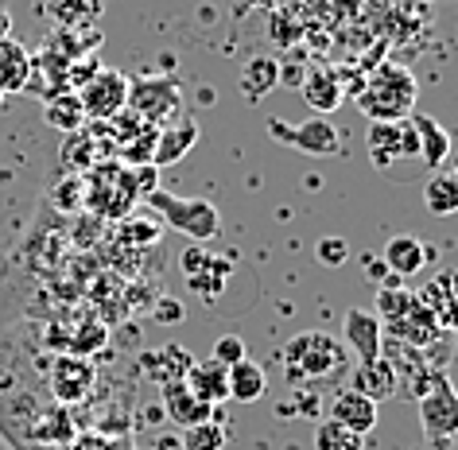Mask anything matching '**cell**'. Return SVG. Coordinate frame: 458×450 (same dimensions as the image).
Instances as JSON below:
<instances>
[{
	"label": "cell",
	"instance_id": "21",
	"mask_svg": "<svg viewBox=\"0 0 458 450\" xmlns=\"http://www.w3.org/2000/svg\"><path fill=\"white\" fill-rule=\"evenodd\" d=\"M353 392H361L365 400L381 403L396 392V369L385 361V357H377V361H358L353 365Z\"/></svg>",
	"mask_w": 458,
	"mask_h": 450
},
{
	"label": "cell",
	"instance_id": "37",
	"mask_svg": "<svg viewBox=\"0 0 458 450\" xmlns=\"http://www.w3.org/2000/svg\"><path fill=\"white\" fill-rule=\"evenodd\" d=\"M451 175H454V179H458V159H454V167H451Z\"/></svg>",
	"mask_w": 458,
	"mask_h": 450
},
{
	"label": "cell",
	"instance_id": "16",
	"mask_svg": "<svg viewBox=\"0 0 458 450\" xmlns=\"http://www.w3.org/2000/svg\"><path fill=\"white\" fill-rule=\"evenodd\" d=\"M327 420H335V423H342V427H350L353 435H369L373 427H377V420H381V408H377L373 400H365L361 392H353V388H342L335 400H330V415Z\"/></svg>",
	"mask_w": 458,
	"mask_h": 450
},
{
	"label": "cell",
	"instance_id": "6",
	"mask_svg": "<svg viewBox=\"0 0 458 450\" xmlns=\"http://www.w3.org/2000/svg\"><path fill=\"white\" fill-rule=\"evenodd\" d=\"M420 423L431 446H446L458 435V392L446 373H428L420 388Z\"/></svg>",
	"mask_w": 458,
	"mask_h": 450
},
{
	"label": "cell",
	"instance_id": "36",
	"mask_svg": "<svg viewBox=\"0 0 458 450\" xmlns=\"http://www.w3.org/2000/svg\"><path fill=\"white\" fill-rule=\"evenodd\" d=\"M13 450H63V446H47V443H20Z\"/></svg>",
	"mask_w": 458,
	"mask_h": 450
},
{
	"label": "cell",
	"instance_id": "25",
	"mask_svg": "<svg viewBox=\"0 0 458 450\" xmlns=\"http://www.w3.org/2000/svg\"><path fill=\"white\" fill-rule=\"evenodd\" d=\"M47 16L63 28H89L101 16V0H43Z\"/></svg>",
	"mask_w": 458,
	"mask_h": 450
},
{
	"label": "cell",
	"instance_id": "2",
	"mask_svg": "<svg viewBox=\"0 0 458 450\" xmlns=\"http://www.w3.org/2000/svg\"><path fill=\"white\" fill-rule=\"evenodd\" d=\"M284 369L295 385H330L350 369V353L338 338L323 330H303L284 345Z\"/></svg>",
	"mask_w": 458,
	"mask_h": 450
},
{
	"label": "cell",
	"instance_id": "26",
	"mask_svg": "<svg viewBox=\"0 0 458 450\" xmlns=\"http://www.w3.org/2000/svg\"><path fill=\"white\" fill-rule=\"evenodd\" d=\"M276 82H280V66L272 59H249L242 66V89L249 101H260L265 94H272Z\"/></svg>",
	"mask_w": 458,
	"mask_h": 450
},
{
	"label": "cell",
	"instance_id": "30",
	"mask_svg": "<svg viewBox=\"0 0 458 450\" xmlns=\"http://www.w3.org/2000/svg\"><path fill=\"white\" fill-rule=\"evenodd\" d=\"M411 307H416V295H411V292H400V287H385L381 299H377V315H385L388 327H393L396 318H404Z\"/></svg>",
	"mask_w": 458,
	"mask_h": 450
},
{
	"label": "cell",
	"instance_id": "20",
	"mask_svg": "<svg viewBox=\"0 0 458 450\" xmlns=\"http://www.w3.org/2000/svg\"><path fill=\"white\" fill-rule=\"evenodd\" d=\"M182 385H187V388H191L202 403H210V408H217L222 400H229V369L206 357V361H194V365L187 369Z\"/></svg>",
	"mask_w": 458,
	"mask_h": 450
},
{
	"label": "cell",
	"instance_id": "29",
	"mask_svg": "<svg viewBox=\"0 0 458 450\" xmlns=\"http://www.w3.org/2000/svg\"><path fill=\"white\" fill-rule=\"evenodd\" d=\"M182 450H222L225 446V427L222 423H199L191 431H182Z\"/></svg>",
	"mask_w": 458,
	"mask_h": 450
},
{
	"label": "cell",
	"instance_id": "35",
	"mask_svg": "<svg viewBox=\"0 0 458 450\" xmlns=\"http://www.w3.org/2000/svg\"><path fill=\"white\" fill-rule=\"evenodd\" d=\"M13 36V16H8V8H0V39Z\"/></svg>",
	"mask_w": 458,
	"mask_h": 450
},
{
	"label": "cell",
	"instance_id": "32",
	"mask_svg": "<svg viewBox=\"0 0 458 450\" xmlns=\"http://www.w3.org/2000/svg\"><path fill=\"white\" fill-rule=\"evenodd\" d=\"M63 450H124L117 438H109L106 431H74V438Z\"/></svg>",
	"mask_w": 458,
	"mask_h": 450
},
{
	"label": "cell",
	"instance_id": "15",
	"mask_svg": "<svg viewBox=\"0 0 458 450\" xmlns=\"http://www.w3.org/2000/svg\"><path fill=\"white\" fill-rule=\"evenodd\" d=\"M159 400H164L167 420L175 423V427H182V431H191V427H199V423H210V420H214V408H210V403H202L187 385H182V380L159 388Z\"/></svg>",
	"mask_w": 458,
	"mask_h": 450
},
{
	"label": "cell",
	"instance_id": "10",
	"mask_svg": "<svg viewBox=\"0 0 458 450\" xmlns=\"http://www.w3.org/2000/svg\"><path fill=\"white\" fill-rule=\"evenodd\" d=\"M342 345H346L350 361H377V357H385L381 315L369 307H350L346 322H342Z\"/></svg>",
	"mask_w": 458,
	"mask_h": 450
},
{
	"label": "cell",
	"instance_id": "22",
	"mask_svg": "<svg viewBox=\"0 0 458 450\" xmlns=\"http://www.w3.org/2000/svg\"><path fill=\"white\" fill-rule=\"evenodd\" d=\"M381 264L393 276H400V280H408V276H416L423 264H428V245H423L420 237H411V233H400V237H393L385 245Z\"/></svg>",
	"mask_w": 458,
	"mask_h": 450
},
{
	"label": "cell",
	"instance_id": "4",
	"mask_svg": "<svg viewBox=\"0 0 458 450\" xmlns=\"http://www.w3.org/2000/svg\"><path fill=\"white\" fill-rule=\"evenodd\" d=\"M144 202L152 206V210L164 217V225L179 229V233H187L191 241H214L222 237V214H217V206L210 199H179V194H167V191H148Z\"/></svg>",
	"mask_w": 458,
	"mask_h": 450
},
{
	"label": "cell",
	"instance_id": "5",
	"mask_svg": "<svg viewBox=\"0 0 458 450\" xmlns=\"http://www.w3.org/2000/svg\"><path fill=\"white\" fill-rule=\"evenodd\" d=\"M136 117L152 129L182 117V86L175 74H144V78H129V106Z\"/></svg>",
	"mask_w": 458,
	"mask_h": 450
},
{
	"label": "cell",
	"instance_id": "19",
	"mask_svg": "<svg viewBox=\"0 0 458 450\" xmlns=\"http://www.w3.org/2000/svg\"><path fill=\"white\" fill-rule=\"evenodd\" d=\"M31 82V51L20 39H0V98L24 94Z\"/></svg>",
	"mask_w": 458,
	"mask_h": 450
},
{
	"label": "cell",
	"instance_id": "23",
	"mask_svg": "<svg viewBox=\"0 0 458 450\" xmlns=\"http://www.w3.org/2000/svg\"><path fill=\"white\" fill-rule=\"evenodd\" d=\"M423 206H428V214H435V217L458 214V179L446 167L431 171V175L423 179Z\"/></svg>",
	"mask_w": 458,
	"mask_h": 450
},
{
	"label": "cell",
	"instance_id": "28",
	"mask_svg": "<svg viewBox=\"0 0 458 450\" xmlns=\"http://www.w3.org/2000/svg\"><path fill=\"white\" fill-rule=\"evenodd\" d=\"M315 450H365V438L335 420H323L315 427Z\"/></svg>",
	"mask_w": 458,
	"mask_h": 450
},
{
	"label": "cell",
	"instance_id": "7",
	"mask_svg": "<svg viewBox=\"0 0 458 450\" xmlns=\"http://www.w3.org/2000/svg\"><path fill=\"white\" fill-rule=\"evenodd\" d=\"M74 94H78V101H82L86 121L101 124V121H113L124 106H129V78H124L121 71H101L98 66Z\"/></svg>",
	"mask_w": 458,
	"mask_h": 450
},
{
	"label": "cell",
	"instance_id": "24",
	"mask_svg": "<svg viewBox=\"0 0 458 450\" xmlns=\"http://www.w3.org/2000/svg\"><path fill=\"white\" fill-rule=\"evenodd\" d=\"M268 392V373H265V365H257V361H245L242 365H233L229 369V400H237V403H253L260 400Z\"/></svg>",
	"mask_w": 458,
	"mask_h": 450
},
{
	"label": "cell",
	"instance_id": "9",
	"mask_svg": "<svg viewBox=\"0 0 458 450\" xmlns=\"http://www.w3.org/2000/svg\"><path fill=\"white\" fill-rule=\"evenodd\" d=\"M47 396L55 403H63V408H74V403H82L89 392L98 385V369L86 361V357H74V353H59L47 369Z\"/></svg>",
	"mask_w": 458,
	"mask_h": 450
},
{
	"label": "cell",
	"instance_id": "33",
	"mask_svg": "<svg viewBox=\"0 0 458 450\" xmlns=\"http://www.w3.org/2000/svg\"><path fill=\"white\" fill-rule=\"evenodd\" d=\"M315 257H318V264H327V268H338V264L350 260V245L342 237H323L315 245Z\"/></svg>",
	"mask_w": 458,
	"mask_h": 450
},
{
	"label": "cell",
	"instance_id": "17",
	"mask_svg": "<svg viewBox=\"0 0 458 450\" xmlns=\"http://www.w3.org/2000/svg\"><path fill=\"white\" fill-rule=\"evenodd\" d=\"M420 303L431 310V318L439 322V330L454 334L458 330V272H439L428 284V292L420 295Z\"/></svg>",
	"mask_w": 458,
	"mask_h": 450
},
{
	"label": "cell",
	"instance_id": "27",
	"mask_svg": "<svg viewBox=\"0 0 458 450\" xmlns=\"http://www.w3.org/2000/svg\"><path fill=\"white\" fill-rule=\"evenodd\" d=\"M43 117H47L59 132H78V129H86V113H82V101H78L74 89H66V94H59V98H51L47 109H43Z\"/></svg>",
	"mask_w": 458,
	"mask_h": 450
},
{
	"label": "cell",
	"instance_id": "18",
	"mask_svg": "<svg viewBox=\"0 0 458 450\" xmlns=\"http://www.w3.org/2000/svg\"><path fill=\"white\" fill-rule=\"evenodd\" d=\"M191 365H194V357L182 350V345H156V350L140 353V373H144L148 380H156L159 388L182 380Z\"/></svg>",
	"mask_w": 458,
	"mask_h": 450
},
{
	"label": "cell",
	"instance_id": "13",
	"mask_svg": "<svg viewBox=\"0 0 458 450\" xmlns=\"http://www.w3.org/2000/svg\"><path fill=\"white\" fill-rule=\"evenodd\" d=\"M411 129H416V140H420V167L423 175H431V171H443L446 159H451V132L443 129L435 117H428V113H411Z\"/></svg>",
	"mask_w": 458,
	"mask_h": 450
},
{
	"label": "cell",
	"instance_id": "31",
	"mask_svg": "<svg viewBox=\"0 0 458 450\" xmlns=\"http://www.w3.org/2000/svg\"><path fill=\"white\" fill-rule=\"evenodd\" d=\"M245 357H249L245 342L237 338V334H225V338H217V342H214V353H210V361L225 365V369H233V365H242Z\"/></svg>",
	"mask_w": 458,
	"mask_h": 450
},
{
	"label": "cell",
	"instance_id": "11",
	"mask_svg": "<svg viewBox=\"0 0 458 450\" xmlns=\"http://www.w3.org/2000/svg\"><path fill=\"white\" fill-rule=\"evenodd\" d=\"M179 268H182V276H187L191 292L202 295V299H217L222 295V287H225V280H229V260L214 257V252H206L199 245L182 252Z\"/></svg>",
	"mask_w": 458,
	"mask_h": 450
},
{
	"label": "cell",
	"instance_id": "34",
	"mask_svg": "<svg viewBox=\"0 0 458 450\" xmlns=\"http://www.w3.org/2000/svg\"><path fill=\"white\" fill-rule=\"evenodd\" d=\"M365 272H369V280H381V272H385V264H381V257H365Z\"/></svg>",
	"mask_w": 458,
	"mask_h": 450
},
{
	"label": "cell",
	"instance_id": "1",
	"mask_svg": "<svg viewBox=\"0 0 458 450\" xmlns=\"http://www.w3.org/2000/svg\"><path fill=\"white\" fill-rule=\"evenodd\" d=\"M353 98H358V109L369 124H396V121H408L411 113H416L420 82L408 66L385 63L365 78Z\"/></svg>",
	"mask_w": 458,
	"mask_h": 450
},
{
	"label": "cell",
	"instance_id": "12",
	"mask_svg": "<svg viewBox=\"0 0 458 450\" xmlns=\"http://www.w3.org/2000/svg\"><path fill=\"white\" fill-rule=\"evenodd\" d=\"M303 101L315 117H330L342 101H346V82L335 66H311L303 74Z\"/></svg>",
	"mask_w": 458,
	"mask_h": 450
},
{
	"label": "cell",
	"instance_id": "14",
	"mask_svg": "<svg viewBox=\"0 0 458 450\" xmlns=\"http://www.w3.org/2000/svg\"><path fill=\"white\" fill-rule=\"evenodd\" d=\"M199 121L194 117H179V121H171L164 124V129L156 132V152H152V167H171V164H179L182 156L191 152L194 144H199Z\"/></svg>",
	"mask_w": 458,
	"mask_h": 450
},
{
	"label": "cell",
	"instance_id": "3",
	"mask_svg": "<svg viewBox=\"0 0 458 450\" xmlns=\"http://www.w3.org/2000/svg\"><path fill=\"white\" fill-rule=\"evenodd\" d=\"M365 152H369L373 167L388 179H416L423 175L420 167V140L411 121H396V124H369L365 132Z\"/></svg>",
	"mask_w": 458,
	"mask_h": 450
},
{
	"label": "cell",
	"instance_id": "8",
	"mask_svg": "<svg viewBox=\"0 0 458 450\" xmlns=\"http://www.w3.org/2000/svg\"><path fill=\"white\" fill-rule=\"evenodd\" d=\"M268 136L276 144H288L303 156H335L342 140H338V129L330 124V117H311V121H300V124H288L280 117H268Z\"/></svg>",
	"mask_w": 458,
	"mask_h": 450
}]
</instances>
